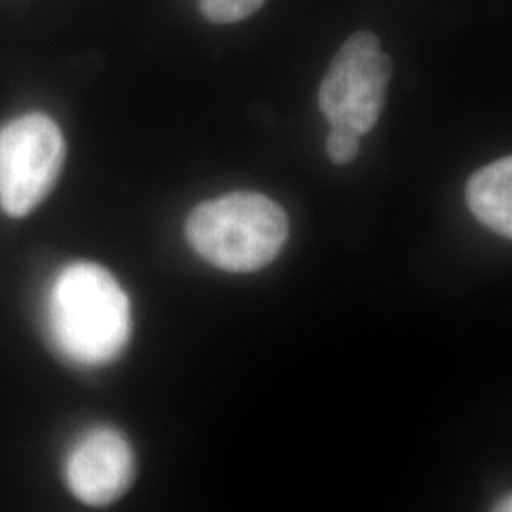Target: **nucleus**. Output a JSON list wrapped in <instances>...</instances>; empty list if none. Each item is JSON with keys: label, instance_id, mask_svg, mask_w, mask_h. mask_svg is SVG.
<instances>
[{"label": "nucleus", "instance_id": "obj_7", "mask_svg": "<svg viewBox=\"0 0 512 512\" xmlns=\"http://www.w3.org/2000/svg\"><path fill=\"white\" fill-rule=\"evenodd\" d=\"M266 0H198L203 18L211 23H238L253 16Z\"/></svg>", "mask_w": 512, "mask_h": 512}, {"label": "nucleus", "instance_id": "obj_1", "mask_svg": "<svg viewBox=\"0 0 512 512\" xmlns=\"http://www.w3.org/2000/svg\"><path fill=\"white\" fill-rule=\"evenodd\" d=\"M46 321L50 338L65 359L80 366L107 365L128 346V294L103 266L74 262L50 287Z\"/></svg>", "mask_w": 512, "mask_h": 512}, {"label": "nucleus", "instance_id": "obj_4", "mask_svg": "<svg viewBox=\"0 0 512 512\" xmlns=\"http://www.w3.org/2000/svg\"><path fill=\"white\" fill-rule=\"evenodd\" d=\"M65 141L44 114H25L0 129V207L10 217L29 215L61 173Z\"/></svg>", "mask_w": 512, "mask_h": 512}, {"label": "nucleus", "instance_id": "obj_6", "mask_svg": "<svg viewBox=\"0 0 512 512\" xmlns=\"http://www.w3.org/2000/svg\"><path fill=\"white\" fill-rule=\"evenodd\" d=\"M467 205L476 219L503 238L512 236V160L501 158L469 179Z\"/></svg>", "mask_w": 512, "mask_h": 512}, {"label": "nucleus", "instance_id": "obj_5", "mask_svg": "<svg viewBox=\"0 0 512 512\" xmlns=\"http://www.w3.org/2000/svg\"><path fill=\"white\" fill-rule=\"evenodd\" d=\"M135 469L129 440L118 429L99 425L84 433L69 452L65 480L78 501L107 507L128 492Z\"/></svg>", "mask_w": 512, "mask_h": 512}, {"label": "nucleus", "instance_id": "obj_9", "mask_svg": "<svg viewBox=\"0 0 512 512\" xmlns=\"http://www.w3.org/2000/svg\"><path fill=\"white\" fill-rule=\"evenodd\" d=\"M494 512H512L511 497H509V495H507V497H503V499L497 503V507H495Z\"/></svg>", "mask_w": 512, "mask_h": 512}, {"label": "nucleus", "instance_id": "obj_2", "mask_svg": "<svg viewBox=\"0 0 512 512\" xmlns=\"http://www.w3.org/2000/svg\"><path fill=\"white\" fill-rule=\"evenodd\" d=\"M186 238L211 266L249 274L274 262L289 238L281 205L256 192H234L203 202L186 220Z\"/></svg>", "mask_w": 512, "mask_h": 512}, {"label": "nucleus", "instance_id": "obj_8", "mask_svg": "<svg viewBox=\"0 0 512 512\" xmlns=\"http://www.w3.org/2000/svg\"><path fill=\"white\" fill-rule=\"evenodd\" d=\"M359 141L361 137L349 129H330L327 137V154L330 160L338 165L349 164L359 154V147H361Z\"/></svg>", "mask_w": 512, "mask_h": 512}, {"label": "nucleus", "instance_id": "obj_3", "mask_svg": "<svg viewBox=\"0 0 512 512\" xmlns=\"http://www.w3.org/2000/svg\"><path fill=\"white\" fill-rule=\"evenodd\" d=\"M393 63L374 33L359 31L334 55L319 88V107L332 128L363 137L385 105Z\"/></svg>", "mask_w": 512, "mask_h": 512}]
</instances>
